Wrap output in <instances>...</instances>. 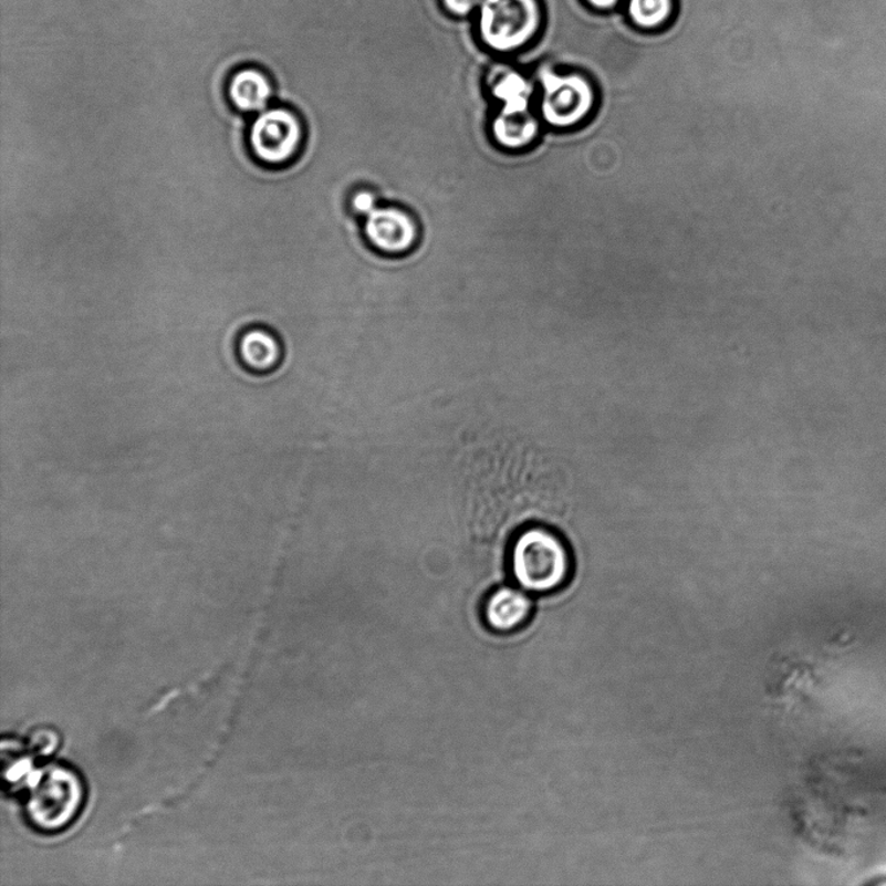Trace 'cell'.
<instances>
[{
	"label": "cell",
	"mask_w": 886,
	"mask_h": 886,
	"mask_svg": "<svg viewBox=\"0 0 886 886\" xmlns=\"http://www.w3.org/2000/svg\"><path fill=\"white\" fill-rule=\"evenodd\" d=\"M227 94L232 107L242 114H261L272 101L274 86L269 74L259 67L244 66L231 74Z\"/></svg>",
	"instance_id": "7"
},
{
	"label": "cell",
	"mask_w": 886,
	"mask_h": 886,
	"mask_svg": "<svg viewBox=\"0 0 886 886\" xmlns=\"http://www.w3.org/2000/svg\"><path fill=\"white\" fill-rule=\"evenodd\" d=\"M445 10L456 18H468L478 10L482 0H440Z\"/></svg>",
	"instance_id": "15"
},
{
	"label": "cell",
	"mask_w": 886,
	"mask_h": 886,
	"mask_svg": "<svg viewBox=\"0 0 886 886\" xmlns=\"http://www.w3.org/2000/svg\"><path fill=\"white\" fill-rule=\"evenodd\" d=\"M539 127L529 111L498 112L491 123L490 133L496 145L509 152L528 147L536 138Z\"/></svg>",
	"instance_id": "10"
},
{
	"label": "cell",
	"mask_w": 886,
	"mask_h": 886,
	"mask_svg": "<svg viewBox=\"0 0 886 886\" xmlns=\"http://www.w3.org/2000/svg\"><path fill=\"white\" fill-rule=\"evenodd\" d=\"M539 79L543 86L542 110L548 123L560 124L561 115H565L570 104L582 100V96H590L587 82L577 74L560 76L550 67H543Z\"/></svg>",
	"instance_id": "8"
},
{
	"label": "cell",
	"mask_w": 886,
	"mask_h": 886,
	"mask_svg": "<svg viewBox=\"0 0 886 886\" xmlns=\"http://www.w3.org/2000/svg\"><path fill=\"white\" fill-rule=\"evenodd\" d=\"M364 237L375 251L400 257L415 250L419 239L418 223L408 210L377 207L366 216Z\"/></svg>",
	"instance_id": "5"
},
{
	"label": "cell",
	"mask_w": 886,
	"mask_h": 886,
	"mask_svg": "<svg viewBox=\"0 0 886 886\" xmlns=\"http://www.w3.org/2000/svg\"><path fill=\"white\" fill-rule=\"evenodd\" d=\"M621 0H587V3L597 11H611L617 7Z\"/></svg>",
	"instance_id": "16"
},
{
	"label": "cell",
	"mask_w": 886,
	"mask_h": 886,
	"mask_svg": "<svg viewBox=\"0 0 886 886\" xmlns=\"http://www.w3.org/2000/svg\"><path fill=\"white\" fill-rule=\"evenodd\" d=\"M532 601L522 588L501 587L487 597L483 618L496 634H512L531 618Z\"/></svg>",
	"instance_id": "6"
},
{
	"label": "cell",
	"mask_w": 886,
	"mask_h": 886,
	"mask_svg": "<svg viewBox=\"0 0 886 886\" xmlns=\"http://www.w3.org/2000/svg\"><path fill=\"white\" fill-rule=\"evenodd\" d=\"M510 572L520 587L530 593H550L562 587L572 575L573 560L565 542L545 528L525 529L510 550Z\"/></svg>",
	"instance_id": "2"
},
{
	"label": "cell",
	"mask_w": 886,
	"mask_h": 886,
	"mask_svg": "<svg viewBox=\"0 0 886 886\" xmlns=\"http://www.w3.org/2000/svg\"><path fill=\"white\" fill-rule=\"evenodd\" d=\"M60 736L49 727H40L32 731L28 740V752L37 758H48L56 752Z\"/></svg>",
	"instance_id": "13"
},
{
	"label": "cell",
	"mask_w": 886,
	"mask_h": 886,
	"mask_svg": "<svg viewBox=\"0 0 886 886\" xmlns=\"http://www.w3.org/2000/svg\"><path fill=\"white\" fill-rule=\"evenodd\" d=\"M24 790L25 820L44 835L70 828L85 806V784L76 771L64 764L35 770Z\"/></svg>",
	"instance_id": "1"
},
{
	"label": "cell",
	"mask_w": 886,
	"mask_h": 886,
	"mask_svg": "<svg viewBox=\"0 0 886 886\" xmlns=\"http://www.w3.org/2000/svg\"><path fill=\"white\" fill-rule=\"evenodd\" d=\"M10 750L3 747V779L11 791L24 790L29 780L35 772L33 755L22 752L14 742H10Z\"/></svg>",
	"instance_id": "12"
},
{
	"label": "cell",
	"mask_w": 886,
	"mask_h": 886,
	"mask_svg": "<svg viewBox=\"0 0 886 886\" xmlns=\"http://www.w3.org/2000/svg\"><path fill=\"white\" fill-rule=\"evenodd\" d=\"M302 118L288 107L262 111L248 131V147L254 159L268 168L286 167L302 152Z\"/></svg>",
	"instance_id": "4"
},
{
	"label": "cell",
	"mask_w": 886,
	"mask_h": 886,
	"mask_svg": "<svg viewBox=\"0 0 886 886\" xmlns=\"http://www.w3.org/2000/svg\"><path fill=\"white\" fill-rule=\"evenodd\" d=\"M238 355L248 369L253 372L273 371L281 363L280 341L264 329L248 330L238 342Z\"/></svg>",
	"instance_id": "9"
},
{
	"label": "cell",
	"mask_w": 886,
	"mask_h": 886,
	"mask_svg": "<svg viewBox=\"0 0 886 886\" xmlns=\"http://www.w3.org/2000/svg\"><path fill=\"white\" fill-rule=\"evenodd\" d=\"M674 7V0H628L627 13L637 28L655 30L671 18Z\"/></svg>",
	"instance_id": "11"
},
{
	"label": "cell",
	"mask_w": 886,
	"mask_h": 886,
	"mask_svg": "<svg viewBox=\"0 0 886 886\" xmlns=\"http://www.w3.org/2000/svg\"><path fill=\"white\" fill-rule=\"evenodd\" d=\"M542 27L540 0H482L478 7L479 40L494 54H515L528 48Z\"/></svg>",
	"instance_id": "3"
},
{
	"label": "cell",
	"mask_w": 886,
	"mask_h": 886,
	"mask_svg": "<svg viewBox=\"0 0 886 886\" xmlns=\"http://www.w3.org/2000/svg\"><path fill=\"white\" fill-rule=\"evenodd\" d=\"M352 212L357 216H367L377 208V197L369 190H358L351 198Z\"/></svg>",
	"instance_id": "14"
}]
</instances>
